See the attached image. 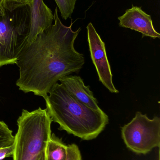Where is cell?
I'll list each match as a JSON object with an SVG mask.
<instances>
[{
  "mask_svg": "<svg viewBox=\"0 0 160 160\" xmlns=\"http://www.w3.org/2000/svg\"><path fill=\"white\" fill-rule=\"evenodd\" d=\"M44 98L47 112L52 122L59 124V129L82 140L96 138L109 123V117L104 111L83 104L58 82Z\"/></svg>",
  "mask_w": 160,
  "mask_h": 160,
  "instance_id": "obj_2",
  "label": "cell"
},
{
  "mask_svg": "<svg viewBox=\"0 0 160 160\" xmlns=\"http://www.w3.org/2000/svg\"><path fill=\"white\" fill-rule=\"evenodd\" d=\"M46 151V150H45ZM39 160H46V153H45V151L42 153V155L40 156Z\"/></svg>",
  "mask_w": 160,
  "mask_h": 160,
  "instance_id": "obj_17",
  "label": "cell"
},
{
  "mask_svg": "<svg viewBox=\"0 0 160 160\" xmlns=\"http://www.w3.org/2000/svg\"><path fill=\"white\" fill-rule=\"evenodd\" d=\"M54 23L27 43L20 52L16 64L19 77L16 82L24 93L33 92L45 98L60 78L79 73L85 63L84 56L76 50L74 43L81 30L67 26L54 10Z\"/></svg>",
  "mask_w": 160,
  "mask_h": 160,
  "instance_id": "obj_1",
  "label": "cell"
},
{
  "mask_svg": "<svg viewBox=\"0 0 160 160\" xmlns=\"http://www.w3.org/2000/svg\"><path fill=\"white\" fill-rule=\"evenodd\" d=\"M15 136L4 122L0 121V148L14 145Z\"/></svg>",
  "mask_w": 160,
  "mask_h": 160,
  "instance_id": "obj_11",
  "label": "cell"
},
{
  "mask_svg": "<svg viewBox=\"0 0 160 160\" xmlns=\"http://www.w3.org/2000/svg\"><path fill=\"white\" fill-rule=\"evenodd\" d=\"M119 26L137 31L142 37H149L155 39L160 38L159 33L155 30L150 15L147 14L141 7L133 6L127 9L125 14L118 18Z\"/></svg>",
  "mask_w": 160,
  "mask_h": 160,
  "instance_id": "obj_7",
  "label": "cell"
},
{
  "mask_svg": "<svg viewBox=\"0 0 160 160\" xmlns=\"http://www.w3.org/2000/svg\"><path fill=\"white\" fill-rule=\"evenodd\" d=\"M14 150V144L11 146L0 148V160L13 156Z\"/></svg>",
  "mask_w": 160,
  "mask_h": 160,
  "instance_id": "obj_15",
  "label": "cell"
},
{
  "mask_svg": "<svg viewBox=\"0 0 160 160\" xmlns=\"http://www.w3.org/2000/svg\"><path fill=\"white\" fill-rule=\"evenodd\" d=\"M64 88L75 99L87 107L101 112L97 99L94 97L90 87L86 86L82 79L76 75H68L60 79L59 81Z\"/></svg>",
  "mask_w": 160,
  "mask_h": 160,
  "instance_id": "obj_9",
  "label": "cell"
},
{
  "mask_svg": "<svg viewBox=\"0 0 160 160\" xmlns=\"http://www.w3.org/2000/svg\"><path fill=\"white\" fill-rule=\"evenodd\" d=\"M32 0H4V8L8 9H15L20 7L28 6Z\"/></svg>",
  "mask_w": 160,
  "mask_h": 160,
  "instance_id": "obj_13",
  "label": "cell"
},
{
  "mask_svg": "<svg viewBox=\"0 0 160 160\" xmlns=\"http://www.w3.org/2000/svg\"><path fill=\"white\" fill-rule=\"evenodd\" d=\"M28 6L30 14V28L27 43H31L39 34L52 25L54 15L43 0H32Z\"/></svg>",
  "mask_w": 160,
  "mask_h": 160,
  "instance_id": "obj_8",
  "label": "cell"
},
{
  "mask_svg": "<svg viewBox=\"0 0 160 160\" xmlns=\"http://www.w3.org/2000/svg\"><path fill=\"white\" fill-rule=\"evenodd\" d=\"M64 19L71 18L77 0H54Z\"/></svg>",
  "mask_w": 160,
  "mask_h": 160,
  "instance_id": "obj_12",
  "label": "cell"
},
{
  "mask_svg": "<svg viewBox=\"0 0 160 160\" xmlns=\"http://www.w3.org/2000/svg\"><path fill=\"white\" fill-rule=\"evenodd\" d=\"M86 29L90 55L100 82L111 93H119L113 82V75L106 53L105 43L91 22L87 25Z\"/></svg>",
  "mask_w": 160,
  "mask_h": 160,
  "instance_id": "obj_6",
  "label": "cell"
},
{
  "mask_svg": "<svg viewBox=\"0 0 160 160\" xmlns=\"http://www.w3.org/2000/svg\"><path fill=\"white\" fill-rule=\"evenodd\" d=\"M121 133L128 148L137 154H147L160 147V118L150 119L147 114L137 112L132 120L122 127Z\"/></svg>",
  "mask_w": 160,
  "mask_h": 160,
  "instance_id": "obj_5",
  "label": "cell"
},
{
  "mask_svg": "<svg viewBox=\"0 0 160 160\" xmlns=\"http://www.w3.org/2000/svg\"><path fill=\"white\" fill-rule=\"evenodd\" d=\"M4 0H0V3L2 4H3V3Z\"/></svg>",
  "mask_w": 160,
  "mask_h": 160,
  "instance_id": "obj_18",
  "label": "cell"
},
{
  "mask_svg": "<svg viewBox=\"0 0 160 160\" xmlns=\"http://www.w3.org/2000/svg\"><path fill=\"white\" fill-rule=\"evenodd\" d=\"M52 122L46 109L23 110L17 120L13 160H39L51 136Z\"/></svg>",
  "mask_w": 160,
  "mask_h": 160,
  "instance_id": "obj_3",
  "label": "cell"
},
{
  "mask_svg": "<svg viewBox=\"0 0 160 160\" xmlns=\"http://www.w3.org/2000/svg\"><path fill=\"white\" fill-rule=\"evenodd\" d=\"M5 8L0 18V67L16 64L18 56L27 43L30 28L28 6Z\"/></svg>",
  "mask_w": 160,
  "mask_h": 160,
  "instance_id": "obj_4",
  "label": "cell"
},
{
  "mask_svg": "<svg viewBox=\"0 0 160 160\" xmlns=\"http://www.w3.org/2000/svg\"><path fill=\"white\" fill-rule=\"evenodd\" d=\"M45 153L46 160H66L67 146L53 134L48 141Z\"/></svg>",
  "mask_w": 160,
  "mask_h": 160,
  "instance_id": "obj_10",
  "label": "cell"
},
{
  "mask_svg": "<svg viewBox=\"0 0 160 160\" xmlns=\"http://www.w3.org/2000/svg\"><path fill=\"white\" fill-rule=\"evenodd\" d=\"M5 13V8L3 5L0 3V18L4 15Z\"/></svg>",
  "mask_w": 160,
  "mask_h": 160,
  "instance_id": "obj_16",
  "label": "cell"
},
{
  "mask_svg": "<svg viewBox=\"0 0 160 160\" xmlns=\"http://www.w3.org/2000/svg\"><path fill=\"white\" fill-rule=\"evenodd\" d=\"M66 160H82L80 149L75 144L67 146V156Z\"/></svg>",
  "mask_w": 160,
  "mask_h": 160,
  "instance_id": "obj_14",
  "label": "cell"
}]
</instances>
